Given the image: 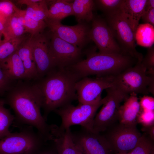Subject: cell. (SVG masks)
<instances>
[{"instance_id":"39","label":"cell","mask_w":154,"mask_h":154,"mask_svg":"<svg viewBox=\"0 0 154 154\" xmlns=\"http://www.w3.org/2000/svg\"><path fill=\"white\" fill-rule=\"evenodd\" d=\"M41 0H19L17 1L18 4H24L27 6H29L35 3L40 1Z\"/></svg>"},{"instance_id":"9","label":"cell","mask_w":154,"mask_h":154,"mask_svg":"<svg viewBox=\"0 0 154 154\" xmlns=\"http://www.w3.org/2000/svg\"><path fill=\"white\" fill-rule=\"evenodd\" d=\"M115 76H97L95 78L86 77L78 80L75 89L79 103L93 104L100 101L103 90L113 86Z\"/></svg>"},{"instance_id":"29","label":"cell","mask_w":154,"mask_h":154,"mask_svg":"<svg viewBox=\"0 0 154 154\" xmlns=\"http://www.w3.org/2000/svg\"><path fill=\"white\" fill-rule=\"evenodd\" d=\"M154 141L145 134L142 135L130 154H154Z\"/></svg>"},{"instance_id":"40","label":"cell","mask_w":154,"mask_h":154,"mask_svg":"<svg viewBox=\"0 0 154 154\" xmlns=\"http://www.w3.org/2000/svg\"><path fill=\"white\" fill-rule=\"evenodd\" d=\"M7 19L0 15V33L3 35L5 24Z\"/></svg>"},{"instance_id":"4","label":"cell","mask_w":154,"mask_h":154,"mask_svg":"<svg viewBox=\"0 0 154 154\" xmlns=\"http://www.w3.org/2000/svg\"><path fill=\"white\" fill-rule=\"evenodd\" d=\"M129 95L134 93L154 95V76L148 75L141 62L115 76L113 86Z\"/></svg>"},{"instance_id":"3","label":"cell","mask_w":154,"mask_h":154,"mask_svg":"<svg viewBox=\"0 0 154 154\" xmlns=\"http://www.w3.org/2000/svg\"><path fill=\"white\" fill-rule=\"evenodd\" d=\"M138 62L123 53L106 54L92 51L87 53L86 58L67 68L80 80L92 75L116 76Z\"/></svg>"},{"instance_id":"30","label":"cell","mask_w":154,"mask_h":154,"mask_svg":"<svg viewBox=\"0 0 154 154\" xmlns=\"http://www.w3.org/2000/svg\"><path fill=\"white\" fill-rule=\"evenodd\" d=\"M124 0H97L95 4L106 15L120 10Z\"/></svg>"},{"instance_id":"35","label":"cell","mask_w":154,"mask_h":154,"mask_svg":"<svg viewBox=\"0 0 154 154\" xmlns=\"http://www.w3.org/2000/svg\"><path fill=\"white\" fill-rule=\"evenodd\" d=\"M139 102L141 110L154 111V99L153 97L144 95L141 98Z\"/></svg>"},{"instance_id":"27","label":"cell","mask_w":154,"mask_h":154,"mask_svg":"<svg viewBox=\"0 0 154 154\" xmlns=\"http://www.w3.org/2000/svg\"><path fill=\"white\" fill-rule=\"evenodd\" d=\"M5 102L0 100V139L11 132L9 128L15 120L14 115L4 106Z\"/></svg>"},{"instance_id":"31","label":"cell","mask_w":154,"mask_h":154,"mask_svg":"<svg viewBox=\"0 0 154 154\" xmlns=\"http://www.w3.org/2000/svg\"><path fill=\"white\" fill-rule=\"evenodd\" d=\"M141 62L147 70V74L154 76V48L152 46L148 48L147 53L143 57Z\"/></svg>"},{"instance_id":"8","label":"cell","mask_w":154,"mask_h":154,"mask_svg":"<svg viewBox=\"0 0 154 154\" xmlns=\"http://www.w3.org/2000/svg\"><path fill=\"white\" fill-rule=\"evenodd\" d=\"M106 90V100L94 119L93 129L97 133L105 131L117 119V112L120 104L129 96L114 86Z\"/></svg>"},{"instance_id":"10","label":"cell","mask_w":154,"mask_h":154,"mask_svg":"<svg viewBox=\"0 0 154 154\" xmlns=\"http://www.w3.org/2000/svg\"><path fill=\"white\" fill-rule=\"evenodd\" d=\"M49 51L56 67H68L82 60V49L70 43L50 31Z\"/></svg>"},{"instance_id":"17","label":"cell","mask_w":154,"mask_h":154,"mask_svg":"<svg viewBox=\"0 0 154 154\" xmlns=\"http://www.w3.org/2000/svg\"><path fill=\"white\" fill-rule=\"evenodd\" d=\"M140 110L137 94L134 93L130 94L118 110L117 118L119 123L127 125H137V118Z\"/></svg>"},{"instance_id":"22","label":"cell","mask_w":154,"mask_h":154,"mask_svg":"<svg viewBox=\"0 0 154 154\" xmlns=\"http://www.w3.org/2000/svg\"><path fill=\"white\" fill-rule=\"evenodd\" d=\"M74 15L78 23H88L94 17L93 11L95 5L92 0H75L72 2Z\"/></svg>"},{"instance_id":"42","label":"cell","mask_w":154,"mask_h":154,"mask_svg":"<svg viewBox=\"0 0 154 154\" xmlns=\"http://www.w3.org/2000/svg\"><path fill=\"white\" fill-rule=\"evenodd\" d=\"M3 35L2 34L0 33V43L2 42L3 40H2L1 39Z\"/></svg>"},{"instance_id":"15","label":"cell","mask_w":154,"mask_h":154,"mask_svg":"<svg viewBox=\"0 0 154 154\" xmlns=\"http://www.w3.org/2000/svg\"><path fill=\"white\" fill-rule=\"evenodd\" d=\"M38 78H42L56 68L49 51V37L42 33L29 38Z\"/></svg>"},{"instance_id":"34","label":"cell","mask_w":154,"mask_h":154,"mask_svg":"<svg viewBox=\"0 0 154 154\" xmlns=\"http://www.w3.org/2000/svg\"><path fill=\"white\" fill-rule=\"evenodd\" d=\"M12 80L0 62V94L8 89Z\"/></svg>"},{"instance_id":"41","label":"cell","mask_w":154,"mask_h":154,"mask_svg":"<svg viewBox=\"0 0 154 154\" xmlns=\"http://www.w3.org/2000/svg\"><path fill=\"white\" fill-rule=\"evenodd\" d=\"M154 8V0H147L145 4V11Z\"/></svg>"},{"instance_id":"6","label":"cell","mask_w":154,"mask_h":154,"mask_svg":"<svg viewBox=\"0 0 154 154\" xmlns=\"http://www.w3.org/2000/svg\"><path fill=\"white\" fill-rule=\"evenodd\" d=\"M106 96L99 102L93 104L79 103L75 106L71 104L58 108L54 111L61 119L58 126L60 130L70 128L74 125H79L87 129L93 131V123L97 111L106 101Z\"/></svg>"},{"instance_id":"21","label":"cell","mask_w":154,"mask_h":154,"mask_svg":"<svg viewBox=\"0 0 154 154\" xmlns=\"http://www.w3.org/2000/svg\"><path fill=\"white\" fill-rule=\"evenodd\" d=\"M14 15L19 23L24 27L26 32L30 34L31 37L42 33L47 27L45 21H37L29 17L25 10L21 9L15 5Z\"/></svg>"},{"instance_id":"13","label":"cell","mask_w":154,"mask_h":154,"mask_svg":"<svg viewBox=\"0 0 154 154\" xmlns=\"http://www.w3.org/2000/svg\"><path fill=\"white\" fill-rule=\"evenodd\" d=\"M136 125L119 123L108 135H104L114 152L128 153L134 148L142 135Z\"/></svg>"},{"instance_id":"20","label":"cell","mask_w":154,"mask_h":154,"mask_svg":"<svg viewBox=\"0 0 154 154\" xmlns=\"http://www.w3.org/2000/svg\"><path fill=\"white\" fill-rule=\"evenodd\" d=\"M0 62L12 80L27 79L23 64L17 50L8 57Z\"/></svg>"},{"instance_id":"18","label":"cell","mask_w":154,"mask_h":154,"mask_svg":"<svg viewBox=\"0 0 154 154\" xmlns=\"http://www.w3.org/2000/svg\"><path fill=\"white\" fill-rule=\"evenodd\" d=\"M147 0H124L120 10L135 33Z\"/></svg>"},{"instance_id":"11","label":"cell","mask_w":154,"mask_h":154,"mask_svg":"<svg viewBox=\"0 0 154 154\" xmlns=\"http://www.w3.org/2000/svg\"><path fill=\"white\" fill-rule=\"evenodd\" d=\"M76 148L84 154H113L112 148L104 135L83 127L71 132Z\"/></svg>"},{"instance_id":"36","label":"cell","mask_w":154,"mask_h":154,"mask_svg":"<svg viewBox=\"0 0 154 154\" xmlns=\"http://www.w3.org/2000/svg\"><path fill=\"white\" fill-rule=\"evenodd\" d=\"M36 154H57L54 144L52 140L47 141Z\"/></svg>"},{"instance_id":"16","label":"cell","mask_w":154,"mask_h":154,"mask_svg":"<svg viewBox=\"0 0 154 154\" xmlns=\"http://www.w3.org/2000/svg\"><path fill=\"white\" fill-rule=\"evenodd\" d=\"M71 132L70 128L62 130L56 125H50L51 140L54 144L57 154H77Z\"/></svg>"},{"instance_id":"28","label":"cell","mask_w":154,"mask_h":154,"mask_svg":"<svg viewBox=\"0 0 154 154\" xmlns=\"http://www.w3.org/2000/svg\"><path fill=\"white\" fill-rule=\"evenodd\" d=\"M24 40V37L22 36L6 41L3 40L0 43V61L5 60L15 52Z\"/></svg>"},{"instance_id":"37","label":"cell","mask_w":154,"mask_h":154,"mask_svg":"<svg viewBox=\"0 0 154 154\" xmlns=\"http://www.w3.org/2000/svg\"><path fill=\"white\" fill-rule=\"evenodd\" d=\"M141 19L144 23L154 26V8L145 11Z\"/></svg>"},{"instance_id":"7","label":"cell","mask_w":154,"mask_h":154,"mask_svg":"<svg viewBox=\"0 0 154 154\" xmlns=\"http://www.w3.org/2000/svg\"><path fill=\"white\" fill-rule=\"evenodd\" d=\"M106 22L122 53L141 62L142 54L136 48L135 33L120 11L106 15Z\"/></svg>"},{"instance_id":"5","label":"cell","mask_w":154,"mask_h":154,"mask_svg":"<svg viewBox=\"0 0 154 154\" xmlns=\"http://www.w3.org/2000/svg\"><path fill=\"white\" fill-rule=\"evenodd\" d=\"M33 128L25 125L0 139V154H36L48 141Z\"/></svg>"},{"instance_id":"12","label":"cell","mask_w":154,"mask_h":154,"mask_svg":"<svg viewBox=\"0 0 154 154\" xmlns=\"http://www.w3.org/2000/svg\"><path fill=\"white\" fill-rule=\"evenodd\" d=\"M45 21L50 31L64 40L81 49L90 40V29L86 23L67 26L63 25L60 21L53 19L47 18Z\"/></svg>"},{"instance_id":"19","label":"cell","mask_w":154,"mask_h":154,"mask_svg":"<svg viewBox=\"0 0 154 154\" xmlns=\"http://www.w3.org/2000/svg\"><path fill=\"white\" fill-rule=\"evenodd\" d=\"M23 42L17 51L23 64L27 79L38 78L29 38L25 42Z\"/></svg>"},{"instance_id":"14","label":"cell","mask_w":154,"mask_h":154,"mask_svg":"<svg viewBox=\"0 0 154 154\" xmlns=\"http://www.w3.org/2000/svg\"><path fill=\"white\" fill-rule=\"evenodd\" d=\"M92 21L89 37L90 40L96 44L99 52L122 53L106 21L100 17H94Z\"/></svg>"},{"instance_id":"33","label":"cell","mask_w":154,"mask_h":154,"mask_svg":"<svg viewBox=\"0 0 154 154\" xmlns=\"http://www.w3.org/2000/svg\"><path fill=\"white\" fill-rule=\"evenodd\" d=\"M15 5L10 1H0V15L7 19L15 12Z\"/></svg>"},{"instance_id":"25","label":"cell","mask_w":154,"mask_h":154,"mask_svg":"<svg viewBox=\"0 0 154 154\" xmlns=\"http://www.w3.org/2000/svg\"><path fill=\"white\" fill-rule=\"evenodd\" d=\"M25 33L24 27L19 23L14 14L6 19L3 35L4 40L22 36Z\"/></svg>"},{"instance_id":"26","label":"cell","mask_w":154,"mask_h":154,"mask_svg":"<svg viewBox=\"0 0 154 154\" xmlns=\"http://www.w3.org/2000/svg\"><path fill=\"white\" fill-rule=\"evenodd\" d=\"M47 0H41L27 6L25 10L26 14L29 17L37 21H43L46 19L48 15Z\"/></svg>"},{"instance_id":"23","label":"cell","mask_w":154,"mask_h":154,"mask_svg":"<svg viewBox=\"0 0 154 154\" xmlns=\"http://www.w3.org/2000/svg\"><path fill=\"white\" fill-rule=\"evenodd\" d=\"M48 2L50 5L48 19L61 21L65 18L74 15L72 2L63 0H48Z\"/></svg>"},{"instance_id":"38","label":"cell","mask_w":154,"mask_h":154,"mask_svg":"<svg viewBox=\"0 0 154 154\" xmlns=\"http://www.w3.org/2000/svg\"><path fill=\"white\" fill-rule=\"evenodd\" d=\"M142 130L148 135V136L153 140H154V125L147 127H143Z\"/></svg>"},{"instance_id":"24","label":"cell","mask_w":154,"mask_h":154,"mask_svg":"<svg viewBox=\"0 0 154 154\" xmlns=\"http://www.w3.org/2000/svg\"><path fill=\"white\" fill-rule=\"evenodd\" d=\"M135 37L138 45L148 48L152 46L154 42V26L147 23L139 24Z\"/></svg>"},{"instance_id":"43","label":"cell","mask_w":154,"mask_h":154,"mask_svg":"<svg viewBox=\"0 0 154 154\" xmlns=\"http://www.w3.org/2000/svg\"><path fill=\"white\" fill-rule=\"evenodd\" d=\"M76 149H77V154H84L83 153H82L81 151H80L77 148Z\"/></svg>"},{"instance_id":"32","label":"cell","mask_w":154,"mask_h":154,"mask_svg":"<svg viewBox=\"0 0 154 154\" xmlns=\"http://www.w3.org/2000/svg\"><path fill=\"white\" fill-rule=\"evenodd\" d=\"M137 121L144 127L154 125V111L140 109Z\"/></svg>"},{"instance_id":"2","label":"cell","mask_w":154,"mask_h":154,"mask_svg":"<svg viewBox=\"0 0 154 154\" xmlns=\"http://www.w3.org/2000/svg\"><path fill=\"white\" fill-rule=\"evenodd\" d=\"M6 102L14 113V122L19 126L35 128L46 141L51 140L50 125L47 123L41 114L40 102L34 85L22 84L14 87Z\"/></svg>"},{"instance_id":"1","label":"cell","mask_w":154,"mask_h":154,"mask_svg":"<svg viewBox=\"0 0 154 154\" xmlns=\"http://www.w3.org/2000/svg\"><path fill=\"white\" fill-rule=\"evenodd\" d=\"M41 79L34 85L46 121L51 112L77 100L75 85L79 79L68 68L57 67Z\"/></svg>"},{"instance_id":"44","label":"cell","mask_w":154,"mask_h":154,"mask_svg":"<svg viewBox=\"0 0 154 154\" xmlns=\"http://www.w3.org/2000/svg\"><path fill=\"white\" fill-rule=\"evenodd\" d=\"M115 154H130L129 153H116Z\"/></svg>"}]
</instances>
